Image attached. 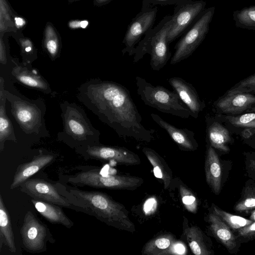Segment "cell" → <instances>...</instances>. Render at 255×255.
Wrapping results in <instances>:
<instances>
[{"mask_svg": "<svg viewBox=\"0 0 255 255\" xmlns=\"http://www.w3.org/2000/svg\"><path fill=\"white\" fill-rule=\"evenodd\" d=\"M78 100L120 136L149 141L151 131L142 118L128 89L115 82L91 79L77 90Z\"/></svg>", "mask_w": 255, "mask_h": 255, "instance_id": "6da1fadb", "label": "cell"}, {"mask_svg": "<svg viewBox=\"0 0 255 255\" xmlns=\"http://www.w3.org/2000/svg\"><path fill=\"white\" fill-rule=\"evenodd\" d=\"M55 184L61 194L73 205L105 224L133 233L135 226L125 207L105 193L87 191L60 181Z\"/></svg>", "mask_w": 255, "mask_h": 255, "instance_id": "7a4b0ae2", "label": "cell"}, {"mask_svg": "<svg viewBox=\"0 0 255 255\" xmlns=\"http://www.w3.org/2000/svg\"><path fill=\"white\" fill-rule=\"evenodd\" d=\"M63 129L57 138L73 149L97 145L100 131L92 125L85 110L74 102L63 101L60 104Z\"/></svg>", "mask_w": 255, "mask_h": 255, "instance_id": "3957f363", "label": "cell"}, {"mask_svg": "<svg viewBox=\"0 0 255 255\" xmlns=\"http://www.w3.org/2000/svg\"><path fill=\"white\" fill-rule=\"evenodd\" d=\"M4 92L11 115L24 133L39 137L50 136L45 123L46 106L43 100H31L5 89Z\"/></svg>", "mask_w": 255, "mask_h": 255, "instance_id": "277c9868", "label": "cell"}, {"mask_svg": "<svg viewBox=\"0 0 255 255\" xmlns=\"http://www.w3.org/2000/svg\"><path fill=\"white\" fill-rule=\"evenodd\" d=\"M77 168L79 171L75 174L60 175L59 181L75 187L127 190L135 189L143 183L142 178L134 176L104 175L97 166H81Z\"/></svg>", "mask_w": 255, "mask_h": 255, "instance_id": "5b68a950", "label": "cell"}, {"mask_svg": "<svg viewBox=\"0 0 255 255\" xmlns=\"http://www.w3.org/2000/svg\"><path fill=\"white\" fill-rule=\"evenodd\" d=\"M137 93L143 103L167 114L188 119L191 114L177 93L162 86H154L139 76L135 77Z\"/></svg>", "mask_w": 255, "mask_h": 255, "instance_id": "8992f818", "label": "cell"}, {"mask_svg": "<svg viewBox=\"0 0 255 255\" xmlns=\"http://www.w3.org/2000/svg\"><path fill=\"white\" fill-rule=\"evenodd\" d=\"M20 233L23 248L30 253L45 252L47 242H55L47 226L30 211L25 214Z\"/></svg>", "mask_w": 255, "mask_h": 255, "instance_id": "52a82bcc", "label": "cell"}, {"mask_svg": "<svg viewBox=\"0 0 255 255\" xmlns=\"http://www.w3.org/2000/svg\"><path fill=\"white\" fill-rule=\"evenodd\" d=\"M19 187L22 192L32 199L84 213L82 209L73 205L60 193L55 182L38 178H30L21 183Z\"/></svg>", "mask_w": 255, "mask_h": 255, "instance_id": "ba28073f", "label": "cell"}, {"mask_svg": "<svg viewBox=\"0 0 255 255\" xmlns=\"http://www.w3.org/2000/svg\"><path fill=\"white\" fill-rule=\"evenodd\" d=\"M213 14V10L207 11L179 41L171 59V65H175L187 58L196 49L208 31Z\"/></svg>", "mask_w": 255, "mask_h": 255, "instance_id": "9c48e42d", "label": "cell"}, {"mask_svg": "<svg viewBox=\"0 0 255 255\" xmlns=\"http://www.w3.org/2000/svg\"><path fill=\"white\" fill-rule=\"evenodd\" d=\"M75 152L85 159L100 161H114L126 165H136L140 163L138 156L127 148L106 146L101 143L75 149Z\"/></svg>", "mask_w": 255, "mask_h": 255, "instance_id": "30bf717a", "label": "cell"}, {"mask_svg": "<svg viewBox=\"0 0 255 255\" xmlns=\"http://www.w3.org/2000/svg\"><path fill=\"white\" fill-rule=\"evenodd\" d=\"M255 105V95L248 93L226 92L213 105L215 114L238 116Z\"/></svg>", "mask_w": 255, "mask_h": 255, "instance_id": "8fae6325", "label": "cell"}, {"mask_svg": "<svg viewBox=\"0 0 255 255\" xmlns=\"http://www.w3.org/2000/svg\"><path fill=\"white\" fill-rule=\"evenodd\" d=\"M12 62L13 66L10 74L13 80L45 94L52 93L48 81L31 66V64L19 62L16 59H12Z\"/></svg>", "mask_w": 255, "mask_h": 255, "instance_id": "7c38bea8", "label": "cell"}, {"mask_svg": "<svg viewBox=\"0 0 255 255\" xmlns=\"http://www.w3.org/2000/svg\"><path fill=\"white\" fill-rule=\"evenodd\" d=\"M168 83L173 90L190 110L191 116L198 118L199 113L206 107L205 103L201 100L194 87L181 78L173 77L168 79Z\"/></svg>", "mask_w": 255, "mask_h": 255, "instance_id": "4fadbf2b", "label": "cell"}, {"mask_svg": "<svg viewBox=\"0 0 255 255\" xmlns=\"http://www.w3.org/2000/svg\"><path fill=\"white\" fill-rule=\"evenodd\" d=\"M171 19L167 21L152 37L149 46L150 65L153 70L159 71L168 62L171 54L168 48L167 35L170 30Z\"/></svg>", "mask_w": 255, "mask_h": 255, "instance_id": "5bb4252c", "label": "cell"}, {"mask_svg": "<svg viewBox=\"0 0 255 255\" xmlns=\"http://www.w3.org/2000/svg\"><path fill=\"white\" fill-rule=\"evenodd\" d=\"M55 158L56 155L52 153L41 151L29 161L19 164L14 174L10 189L19 187L21 183L41 169L52 164Z\"/></svg>", "mask_w": 255, "mask_h": 255, "instance_id": "9a60e30c", "label": "cell"}, {"mask_svg": "<svg viewBox=\"0 0 255 255\" xmlns=\"http://www.w3.org/2000/svg\"><path fill=\"white\" fill-rule=\"evenodd\" d=\"M152 119L169 135L178 147L183 150L193 151L198 147L194 133L187 128H180L164 121L157 114L151 113Z\"/></svg>", "mask_w": 255, "mask_h": 255, "instance_id": "2e32d148", "label": "cell"}, {"mask_svg": "<svg viewBox=\"0 0 255 255\" xmlns=\"http://www.w3.org/2000/svg\"><path fill=\"white\" fill-rule=\"evenodd\" d=\"M206 135L209 144L214 149L227 152L230 150L228 144L232 137L230 130L222 122L215 117H206Z\"/></svg>", "mask_w": 255, "mask_h": 255, "instance_id": "e0dca14e", "label": "cell"}, {"mask_svg": "<svg viewBox=\"0 0 255 255\" xmlns=\"http://www.w3.org/2000/svg\"><path fill=\"white\" fill-rule=\"evenodd\" d=\"M156 12L154 10L143 13L130 25L124 39L126 47L123 50L124 54H133L134 47L141 35L150 27L154 21Z\"/></svg>", "mask_w": 255, "mask_h": 255, "instance_id": "ac0fdd59", "label": "cell"}, {"mask_svg": "<svg viewBox=\"0 0 255 255\" xmlns=\"http://www.w3.org/2000/svg\"><path fill=\"white\" fill-rule=\"evenodd\" d=\"M203 7L201 2L187 4L176 13L172 19L167 40L168 44L174 40L192 22Z\"/></svg>", "mask_w": 255, "mask_h": 255, "instance_id": "d6986e66", "label": "cell"}, {"mask_svg": "<svg viewBox=\"0 0 255 255\" xmlns=\"http://www.w3.org/2000/svg\"><path fill=\"white\" fill-rule=\"evenodd\" d=\"M205 171L208 185L215 194H219L221 189V163L215 149L209 144L207 147Z\"/></svg>", "mask_w": 255, "mask_h": 255, "instance_id": "ffe728a7", "label": "cell"}, {"mask_svg": "<svg viewBox=\"0 0 255 255\" xmlns=\"http://www.w3.org/2000/svg\"><path fill=\"white\" fill-rule=\"evenodd\" d=\"M31 201L37 212L50 223L60 224L67 228L74 226L73 222L65 214L61 207L34 199Z\"/></svg>", "mask_w": 255, "mask_h": 255, "instance_id": "44dd1931", "label": "cell"}, {"mask_svg": "<svg viewBox=\"0 0 255 255\" xmlns=\"http://www.w3.org/2000/svg\"><path fill=\"white\" fill-rule=\"evenodd\" d=\"M4 80L0 78V151L4 149V143L6 140L15 142L17 139L13 125L6 115L5 103L6 97L4 92Z\"/></svg>", "mask_w": 255, "mask_h": 255, "instance_id": "7402d4cb", "label": "cell"}, {"mask_svg": "<svg viewBox=\"0 0 255 255\" xmlns=\"http://www.w3.org/2000/svg\"><path fill=\"white\" fill-rule=\"evenodd\" d=\"M177 242L172 235H161L147 242L142 250V254L147 255H176L175 247Z\"/></svg>", "mask_w": 255, "mask_h": 255, "instance_id": "603a6c76", "label": "cell"}, {"mask_svg": "<svg viewBox=\"0 0 255 255\" xmlns=\"http://www.w3.org/2000/svg\"><path fill=\"white\" fill-rule=\"evenodd\" d=\"M6 246L12 253H16V247L10 217L2 195L0 194V247Z\"/></svg>", "mask_w": 255, "mask_h": 255, "instance_id": "cb8c5ba5", "label": "cell"}, {"mask_svg": "<svg viewBox=\"0 0 255 255\" xmlns=\"http://www.w3.org/2000/svg\"><path fill=\"white\" fill-rule=\"evenodd\" d=\"M208 221L213 234L226 248L231 250L236 247V238L230 228L218 216L211 213Z\"/></svg>", "mask_w": 255, "mask_h": 255, "instance_id": "d4e9b609", "label": "cell"}, {"mask_svg": "<svg viewBox=\"0 0 255 255\" xmlns=\"http://www.w3.org/2000/svg\"><path fill=\"white\" fill-rule=\"evenodd\" d=\"M183 231L192 252L196 255H209L211 253L207 247L203 235L198 227L189 225L184 217Z\"/></svg>", "mask_w": 255, "mask_h": 255, "instance_id": "484cf974", "label": "cell"}, {"mask_svg": "<svg viewBox=\"0 0 255 255\" xmlns=\"http://www.w3.org/2000/svg\"><path fill=\"white\" fill-rule=\"evenodd\" d=\"M142 152L153 166L154 176L161 179L164 189H167L172 180V172L165 160L153 149L144 147Z\"/></svg>", "mask_w": 255, "mask_h": 255, "instance_id": "4316f807", "label": "cell"}, {"mask_svg": "<svg viewBox=\"0 0 255 255\" xmlns=\"http://www.w3.org/2000/svg\"><path fill=\"white\" fill-rule=\"evenodd\" d=\"M213 212L218 216L230 228L234 230H239L254 222L251 219L228 213L216 206L213 207Z\"/></svg>", "mask_w": 255, "mask_h": 255, "instance_id": "83f0119b", "label": "cell"}, {"mask_svg": "<svg viewBox=\"0 0 255 255\" xmlns=\"http://www.w3.org/2000/svg\"><path fill=\"white\" fill-rule=\"evenodd\" d=\"M255 208V184H247L241 197L234 207L238 212H243Z\"/></svg>", "mask_w": 255, "mask_h": 255, "instance_id": "f1b7e54d", "label": "cell"}, {"mask_svg": "<svg viewBox=\"0 0 255 255\" xmlns=\"http://www.w3.org/2000/svg\"><path fill=\"white\" fill-rule=\"evenodd\" d=\"M227 92L230 93H248L252 94L255 93V74L240 81L229 89Z\"/></svg>", "mask_w": 255, "mask_h": 255, "instance_id": "f546056e", "label": "cell"}, {"mask_svg": "<svg viewBox=\"0 0 255 255\" xmlns=\"http://www.w3.org/2000/svg\"><path fill=\"white\" fill-rule=\"evenodd\" d=\"M179 192L185 208L189 212L196 213L197 211L198 202L194 195L182 185H180Z\"/></svg>", "mask_w": 255, "mask_h": 255, "instance_id": "4dcf8cb0", "label": "cell"}, {"mask_svg": "<svg viewBox=\"0 0 255 255\" xmlns=\"http://www.w3.org/2000/svg\"><path fill=\"white\" fill-rule=\"evenodd\" d=\"M237 17L241 23L255 27V6L242 9L237 14Z\"/></svg>", "mask_w": 255, "mask_h": 255, "instance_id": "1f68e13d", "label": "cell"}, {"mask_svg": "<svg viewBox=\"0 0 255 255\" xmlns=\"http://www.w3.org/2000/svg\"><path fill=\"white\" fill-rule=\"evenodd\" d=\"M45 46L51 60L57 58L59 52V44L54 34L47 33Z\"/></svg>", "mask_w": 255, "mask_h": 255, "instance_id": "d6a6232c", "label": "cell"}, {"mask_svg": "<svg viewBox=\"0 0 255 255\" xmlns=\"http://www.w3.org/2000/svg\"><path fill=\"white\" fill-rule=\"evenodd\" d=\"M239 235L245 239L255 238V221L238 231Z\"/></svg>", "mask_w": 255, "mask_h": 255, "instance_id": "836d02e7", "label": "cell"}, {"mask_svg": "<svg viewBox=\"0 0 255 255\" xmlns=\"http://www.w3.org/2000/svg\"><path fill=\"white\" fill-rule=\"evenodd\" d=\"M157 201L153 198L148 199L143 206V210L146 215L152 214L156 209Z\"/></svg>", "mask_w": 255, "mask_h": 255, "instance_id": "e575fe53", "label": "cell"}, {"mask_svg": "<svg viewBox=\"0 0 255 255\" xmlns=\"http://www.w3.org/2000/svg\"><path fill=\"white\" fill-rule=\"evenodd\" d=\"M0 63L3 65H6L7 63L5 49L1 39L0 40Z\"/></svg>", "mask_w": 255, "mask_h": 255, "instance_id": "d590c367", "label": "cell"}, {"mask_svg": "<svg viewBox=\"0 0 255 255\" xmlns=\"http://www.w3.org/2000/svg\"><path fill=\"white\" fill-rule=\"evenodd\" d=\"M248 170L252 178L255 179V159L250 160Z\"/></svg>", "mask_w": 255, "mask_h": 255, "instance_id": "8d00e7d4", "label": "cell"}, {"mask_svg": "<svg viewBox=\"0 0 255 255\" xmlns=\"http://www.w3.org/2000/svg\"><path fill=\"white\" fill-rule=\"evenodd\" d=\"M15 22L18 27L22 26L24 24V20L20 17H15Z\"/></svg>", "mask_w": 255, "mask_h": 255, "instance_id": "74e56055", "label": "cell"}, {"mask_svg": "<svg viewBox=\"0 0 255 255\" xmlns=\"http://www.w3.org/2000/svg\"><path fill=\"white\" fill-rule=\"evenodd\" d=\"M88 24V22L87 21L85 20L80 22V26L83 28H85Z\"/></svg>", "mask_w": 255, "mask_h": 255, "instance_id": "f35d334b", "label": "cell"}, {"mask_svg": "<svg viewBox=\"0 0 255 255\" xmlns=\"http://www.w3.org/2000/svg\"><path fill=\"white\" fill-rule=\"evenodd\" d=\"M250 219L253 221L254 222L255 221V210H254L251 214L250 216Z\"/></svg>", "mask_w": 255, "mask_h": 255, "instance_id": "ab89813d", "label": "cell"}, {"mask_svg": "<svg viewBox=\"0 0 255 255\" xmlns=\"http://www.w3.org/2000/svg\"><path fill=\"white\" fill-rule=\"evenodd\" d=\"M249 112H255V105L254 107L250 108V109L248 110L246 112V113H249Z\"/></svg>", "mask_w": 255, "mask_h": 255, "instance_id": "60d3db41", "label": "cell"}, {"mask_svg": "<svg viewBox=\"0 0 255 255\" xmlns=\"http://www.w3.org/2000/svg\"><path fill=\"white\" fill-rule=\"evenodd\" d=\"M252 133L253 135H255V128H247Z\"/></svg>", "mask_w": 255, "mask_h": 255, "instance_id": "b9f144b4", "label": "cell"}, {"mask_svg": "<svg viewBox=\"0 0 255 255\" xmlns=\"http://www.w3.org/2000/svg\"><path fill=\"white\" fill-rule=\"evenodd\" d=\"M99 2H104L109 0H97Z\"/></svg>", "mask_w": 255, "mask_h": 255, "instance_id": "7bdbcfd3", "label": "cell"}]
</instances>
